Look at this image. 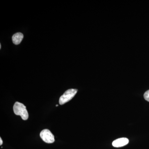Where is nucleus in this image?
<instances>
[{
    "instance_id": "f257e3e1",
    "label": "nucleus",
    "mask_w": 149,
    "mask_h": 149,
    "mask_svg": "<svg viewBox=\"0 0 149 149\" xmlns=\"http://www.w3.org/2000/svg\"><path fill=\"white\" fill-rule=\"evenodd\" d=\"M13 111L16 115L20 116L23 120H27L29 117L26 107L23 104L18 102H16L14 105Z\"/></svg>"
},
{
    "instance_id": "f03ea898",
    "label": "nucleus",
    "mask_w": 149,
    "mask_h": 149,
    "mask_svg": "<svg viewBox=\"0 0 149 149\" xmlns=\"http://www.w3.org/2000/svg\"><path fill=\"white\" fill-rule=\"evenodd\" d=\"M77 92V90L74 89H69L65 91L64 94L60 98L59 100L60 104L63 105L70 101L73 98Z\"/></svg>"
},
{
    "instance_id": "7ed1b4c3",
    "label": "nucleus",
    "mask_w": 149,
    "mask_h": 149,
    "mask_svg": "<svg viewBox=\"0 0 149 149\" xmlns=\"http://www.w3.org/2000/svg\"><path fill=\"white\" fill-rule=\"evenodd\" d=\"M40 137L44 142L47 143H52L55 141L54 136L48 129H44L41 131Z\"/></svg>"
},
{
    "instance_id": "20e7f679",
    "label": "nucleus",
    "mask_w": 149,
    "mask_h": 149,
    "mask_svg": "<svg viewBox=\"0 0 149 149\" xmlns=\"http://www.w3.org/2000/svg\"><path fill=\"white\" fill-rule=\"evenodd\" d=\"M128 143L129 140L127 138H120L113 141L112 143V146L116 148H119L126 146Z\"/></svg>"
},
{
    "instance_id": "39448f33",
    "label": "nucleus",
    "mask_w": 149,
    "mask_h": 149,
    "mask_svg": "<svg viewBox=\"0 0 149 149\" xmlns=\"http://www.w3.org/2000/svg\"><path fill=\"white\" fill-rule=\"evenodd\" d=\"M23 37L24 36L22 33L21 32H17L13 36V42L15 45H18L21 43Z\"/></svg>"
},
{
    "instance_id": "423d86ee",
    "label": "nucleus",
    "mask_w": 149,
    "mask_h": 149,
    "mask_svg": "<svg viewBox=\"0 0 149 149\" xmlns=\"http://www.w3.org/2000/svg\"><path fill=\"white\" fill-rule=\"evenodd\" d=\"M144 97L146 100L149 102V90L144 93Z\"/></svg>"
},
{
    "instance_id": "0eeeda50",
    "label": "nucleus",
    "mask_w": 149,
    "mask_h": 149,
    "mask_svg": "<svg viewBox=\"0 0 149 149\" xmlns=\"http://www.w3.org/2000/svg\"><path fill=\"white\" fill-rule=\"evenodd\" d=\"M3 144V141L2 140L1 138H0V145L1 146Z\"/></svg>"
},
{
    "instance_id": "6e6552de",
    "label": "nucleus",
    "mask_w": 149,
    "mask_h": 149,
    "mask_svg": "<svg viewBox=\"0 0 149 149\" xmlns=\"http://www.w3.org/2000/svg\"><path fill=\"white\" fill-rule=\"evenodd\" d=\"M1 44H0V49H1Z\"/></svg>"
},
{
    "instance_id": "1a4fd4ad",
    "label": "nucleus",
    "mask_w": 149,
    "mask_h": 149,
    "mask_svg": "<svg viewBox=\"0 0 149 149\" xmlns=\"http://www.w3.org/2000/svg\"><path fill=\"white\" fill-rule=\"evenodd\" d=\"M58 105L57 104L56 105V107H58Z\"/></svg>"
}]
</instances>
